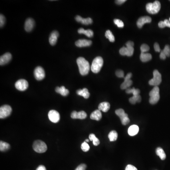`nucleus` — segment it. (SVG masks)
<instances>
[{
  "instance_id": "1",
  "label": "nucleus",
  "mask_w": 170,
  "mask_h": 170,
  "mask_svg": "<svg viewBox=\"0 0 170 170\" xmlns=\"http://www.w3.org/2000/svg\"><path fill=\"white\" fill-rule=\"evenodd\" d=\"M77 63L79 67V71L81 75L85 76L88 74L90 66L88 61L83 57H79L77 60Z\"/></svg>"
},
{
  "instance_id": "2",
  "label": "nucleus",
  "mask_w": 170,
  "mask_h": 170,
  "mask_svg": "<svg viewBox=\"0 0 170 170\" xmlns=\"http://www.w3.org/2000/svg\"><path fill=\"white\" fill-rule=\"evenodd\" d=\"M103 63H104V61L102 57L98 56L95 58L93 61L91 66L92 71L94 73H98L102 68Z\"/></svg>"
},
{
  "instance_id": "3",
  "label": "nucleus",
  "mask_w": 170,
  "mask_h": 170,
  "mask_svg": "<svg viewBox=\"0 0 170 170\" xmlns=\"http://www.w3.org/2000/svg\"><path fill=\"white\" fill-rule=\"evenodd\" d=\"M161 4L158 1H155L153 3H149L146 5V8L149 13L155 14L157 13L161 9Z\"/></svg>"
},
{
  "instance_id": "4",
  "label": "nucleus",
  "mask_w": 170,
  "mask_h": 170,
  "mask_svg": "<svg viewBox=\"0 0 170 170\" xmlns=\"http://www.w3.org/2000/svg\"><path fill=\"white\" fill-rule=\"evenodd\" d=\"M150 96L149 103L152 105L157 104L160 99L159 88L158 86H155L150 92L149 94Z\"/></svg>"
},
{
  "instance_id": "5",
  "label": "nucleus",
  "mask_w": 170,
  "mask_h": 170,
  "mask_svg": "<svg viewBox=\"0 0 170 170\" xmlns=\"http://www.w3.org/2000/svg\"><path fill=\"white\" fill-rule=\"evenodd\" d=\"M33 148L35 151L38 153H45L47 149V146L46 143L42 141H35L33 145Z\"/></svg>"
},
{
  "instance_id": "6",
  "label": "nucleus",
  "mask_w": 170,
  "mask_h": 170,
  "mask_svg": "<svg viewBox=\"0 0 170 170\" xmlns=\"http://www.w3.org/2000/svg\"><path fill=\"white\" fill-rule=\"evenodd\" d=\"M153 78L149 81V84L151 86H158L162 82V75L157 70H155L153 71Z\"/></svg>"
},
{
  "instance_id": "7",
  "label": "nucleus",
  "mask_w": 170,
  "mask_h": 170,
  "mask_svg": "<svg viewBox=\"0 0 170 170\" xmlns=\"http://www.w3.org/2000/svg\"><path fill=\"white\" fill-rule=\"evenodd\" d=\"M12 112V108L10 105H2L0 108V118L4 119L10 115Z\"/></svg>"
},
{
  "instance_id": "8",
  "label": "nucleus",
  "mask_w": 170,
  "mask_h": 170,
  "mask_svg": "<svg viewBox=\"0 0 170 170\" xmlns=\"http://www.w3.org/2000/svg\"><path fill=\"white\" fill-rule=\"evenodd\" d=\"M15 86L16 88L18 90L23 91H25V90H26L28 88L29 83L25 79H21L20 80H18L16 82Z\"/></svg>"
},
{
  "instance_id": "9",
  "label": "nucleus",
  "mask_w": 170,
  "mask_h": 170,
  "mask_svg": "<svg viewBox=\"0 0 170 170\" xmlns=\"http://www.w3.org/2000/svg\"><path fill=\"white\" fill-rule=\"evenodd\" d=\"M34 73L35 77L37 80H42L45 78V71L42 67L38 66L35 68Z\"/></svg>"
},
{
  "instance_id": "10",
  "label": "nucleus",
  "mask_w": 170,
  "mask_h": 170,
  "mask_svg": "<svg viewBox=\"0 0 170 170\" xmlns=\"http://www.w3.org/2000/svg\"><path fill=\"white\" fill-rule=\"evenodd\" d=\"M48 118L49 120L53 123H57L60 119L59 113L55 110H51L48 113Z\"/></svg>"
},
{
  "instance_id": "11",
  "label": "nucleus",
  "mask_w": 170,
  "mask_h": 170,
  "mask_svg": "<svg viewBox=\"0 0 170 170\" xmlns=\"http://www.w3.org/2000/svg\"><path fill=\"white\" fill-rule=\"evenodd\" d=\"M134 49L133 47H123L120 49L119 53L122 56H132L134 53Z\"/></svg>"
},
{
  "instance_id": "12",
  "label": "nucleus",
  "mask_w": 170,
  "mask_h": 170,
  "mask_svg": "<svg viewBox=\"0 0 170 170\" xmlns=\"http://www.w3.org/2000/svg\"><path fill=\"white\" fill-rule=\"evenodd\" d=\"M151 21H152V19L149 16L141 17L137 21V26L141 29L145 23H151Z\"/></svg>"
},
{
  "instance_id": "13",
  "label": "nucleus",
  "mask_w": 170,
  "mask_h": 170,
  "mask_svg": "<svg viewBox=\"0 0 170 170\" xmlns=\"http://www.w3.org/2000/svg\"><path fill=\"white\" fill-rule=\"evenodd\" d=\"M87 117V114L84 111H80L77 112L76 111H73L71 114V117L74 119H86Z\"/></svg>"
},
{
  "instance_id": "14",
  "label": "nucleus",
  "mask_w": 170,
  "mask_h": 170,
  "mask_svg": "<svg viewBox=\"0 0 170 170\" xmlns=\"http://www.w3.org/2000/svg\"><path fill=\"white\" fill-rule=\"evenodd\" d=\"M92 43L91 40L87 39H79L75 42V45L79 47H87L91 46Z\"/></svg>"
},
{
  "instance_id": "15",
  "label": "nucleus",
  "mask_w": 170,
  "mask_h": 170,
  "mask_svg": "<svg viewBox=\"0 0 170 170\" xmlns=\"http://www.w3.org/2000/svg\"><path fill=\"white\" fill-rule=\"evenodd\" d=\"M12 54L10 53H7L2 55L0 58V65H4L8 63L12 59Z\"/></svg>"
},
{
  "instance_id": "16",
  "label": "nucleus",
  "mask_w": 170,
  "mask_h": 170,
  "mask_svg": "<svg viewBox=\"0 0 170 170\" xmlns=\"http://www.w3.org/2000/svg\"><path fill=\"white\" fill-rule=\"evenodd\" d=\"M35 26V21L33 19L31 18H27L25 23V29L27 32H30Z\"/></svg>"
},
{
  "instance_id": "17",
  "label": "nucleus",
  "mask_w": 170,
  "mask_h": 170,
  "mask_svg": "<svg viewBox=\"0 0 170 170\" xmlns=\"http://www.w3.org/2000/svg\"><path fill=\"white\" fill-rule=\"evenodd\" d=\"M59 36V34L57 31H54L52 32L49 37V43L52 46L55 45L57 42V39Z\"/></svg>"
},
{
  "instance_id": "18",
  "label": "nucleus",
  "mask_w": 170,
  "mask_h": 170,
  "mask_svg": "<svg viewBox=\"0 0 170 170\" xmlns=\"http://www.w3.org/2000/svg\"><path fill=\"white\" fill-rule=\"evenodd\" d=\"M75 20L78 22H80L82 24L86 25L92 24L93 22V20H92L91 18H82L81 16H79V15L76 17Z\"/></svg>"
},
{
  "instance_id": "19",
  "label": "nucleus",
  "mask_w": 170,
  "mask_h": 170,
  "mask_svg": "<svg viewBox=\"0 0 170 170\" xmlns=\"http://www.w3.org/2000/svg\"><path fill=\"white\" fill-rule=\"evenodd\" d=\"M139 131V127L136 125H133L129 127L128 129V134L131 136L137 135Z\"/></svg>"
},
{
  "instance_id": "20",
  "label": "nucleus",
  "mask_w": 170,
  "mask_h": 170,
  "mask_svg": "<svg viewBox=\"0 0 170 170\" xmlns=\"http://www.w3.org/2000/svg\"><path fill=\"white\" fill-rule=\"evenodd\" d=\"M102 113L99 110L94 111L90 115V118L92 120L99 121L102 118Z\"/></svg>"
},
{
  "instance_id": "21",
  "label": "nucleus",
  "mask_w": 170,
  "mask_h": 170,
  "mask_svg": "<svg viewBox=\"0 0 170 170\" xmlns=\"http://www.w3.org/2000/svg\"><path fill=\"white\" fill-rule=\"evenodd\" d=\"M55 91L61 94L63 96H66L69 94V91L65 88L64 86H62L61 87H56L55 88Z\"/></svg>"
},
{
  "instance_id": "22",
  "label": "nucleus",
  "mask_w": 170,
  "mask_h": 170,
  "mask_svg": "<svg viewBox=\"0 0 170 170\" xmlns=\"http://www.w3.org/2000/svg\"><path fill=\"white\" fill-rule=\"evenodd\" d=\"M77 94L79 96H82L84 98L88 99L89 98L90 96L88 89L86 88H83L82 89H79L77 91Z\"/></svg>"
},
{
  "instance_id": "23",
  "label": "nucleus",
  "mask_w": 170,
  "mask_h": 170,
  "mask_svg": "<svg viewBox=\"0 0 170 170\" xmlns=\"http://www.w3.org/2000/svg\"><path fill=\"white\" fill-rule=\"evenodd\" d=\"M110 108V105L108 102H104L100 103L98 106V110L100 111L103 112H106L108 111Z\"/></svg>"
},
{
  "instance_id": "24",
  "label": "nucleus",
  "mask_w": 170,
  "mask_h": 170,
  "mask_svg": "<svg viewBox=\"0 0 170 170\" xmlns=\"http://www.w3.org/2000/svg\"><path fill=\"white\" fill-rule=\"evenodd\" d=\"M79 34H83L88 38H92L94 35V32L91 29L85 30L83 28H80L78 30Z\"/></svg>"
},
{
  "instance_id": "25",
  "label": "nucleus",
  "mask_w": 170,
  "mask_h": 170,
  "mask_svg": "<svg viewBox=\"0 0 170 170\" xmlns=\"http://www.w3.org/2000/svg\"><path fill=\"white\" fill-rule=\"evenodd\" d=\"M152 55L149 53H141L140 59L142 62H147L152 59Z\"/></svg>"
},
{
  "instance_id": "26",
  "label": "nucleus",
  "mask_w": 170,
  "mask_h": 170,
  "mask_svg": "<svg viewBox=\"0 0 170 170\" xmlns=\"http://www.w3.org/2000/svg\"><path fill=\"white\" fill-rule=\"evenodd\" d=\"M132 84V81L131 79H124V82L121 84V89H127Z\"/></svg>"
},
{
  "instance_id": "27",
  "label": "nucleus",
  "mask_w": 170,
  "mask_h": 170,
  "mask_svg": "<svg viewBox=\"0 0 170 170\" xmlns=\"http://www.w3.org/2000/svg\"><path fill=\"white\" fill-rule=\"evenodd\" d=\"M156 154L158 156L160 157L161 160H164L166 159V153L161 147H158L156 149Z\"/></svg>"
},
{
  "instance_id": "28",
  "label": "nucleus",
  "mask_w": 170,
  "mask_h": 170,
  "mask_svg": "<svg viewBox=\"0 0 170 170\" xmlns=\"http://www.w3.org/2000/svg\"><path fill=\"white\" fill-rule=\"evenodd\" d=\"M141 101V97L140 95L133 96L132 97H130L129 99V101L131 104H134L137 103H140Z\"/></svg>"
},
{
  "instance_id": "29",
  "label": "nucleus",
  "mask_w": 170,
  "mask_h": 170,
  "mask_svg": "<svg viewBox=\"0 0 170 170\" xmlns=\"http://www.w3.org/2000/svg\"><path fill=\"white\" fill-rule=\"evenodd\" d=\"M10 148V145L5 142L1 141L0 142V150L1 151H6L9 149Z\"/></svg>"
},
{
  "instance_id": "30",
  "label": "nucleus",
  "mask_w": 170,
  "mask_h": 170,
  "mask_svg": "<svg viewBox=\"0 0 170 170\" xmlns=\"http://www.w3.org/2000/svg\"><path fill=\"white\" fill-rule=\"evenodd\" d=\"M109 139L110 141H116L118 138V133L115 130L111 131L108 135Z\"/></svg>"
},
{
  "instance_id": "31",
  "label": "nucleus",
  "mask_w": 170,
  "mask_h": 170,
  "mask_svg": "<svg viewBox=\"0 0 170 170\" xmlns=\"http://www.w3.org/2000/svg\"><path fill=\"white\" fill-rule=\"evenodd\" d=\"M126 92L127 93V94H132L133 96H137L139 95L141 91L139 89H136L134 88H129L126 89Z\"/></svg>"
},
{
  "instance_id": "32",
  "label": "nucleus",
  "mask_w": 170,
  "mask_h": 170,
  "mask_svg": "<svg viewBox=\"0 0 170 170\" xmlns=\"http://www.w3.org/2000/svg\"><path fill=\"white\" fill-rule=\"evenodd\" d=\"M89 138L90 141H92L93 143V144L95 146H97L98 145H99V140L96 137V136L94 134H90L89 136Z\"/></svg>"
},
{
  "instance_id": "33",
  "label": "nucleus",
  "mask_w": 170,
  "mask_h": 170,
  "mask_svg": "<svg viewBox=\"0 0 170 170\" xmlns=\"http://www.w3.org/2000/svg\"><path fill=\"white\" fill-rule=\"evenodd\" d=\"M105 36L111 42H114V41H115V38H114V35L112 33V32L109 30H108L105 32Z\"/></svg>"
},
{
  "instance_id": "34",
  "label": "nucleus",
  "mask_w": 170,
  "mask_h": 170,
  "mask_svg": "<svg viewBox=\"0 0 170 170\" xmlns=\"http://www.w3.org/2000/svg\"><path fill=\"white\" fill-rule=\"evenodd\" d=\"M81 149L84 152H88L90 149V146L87 142L85 141L81 144Z\"/></svg>"
},
{
  "instance_id": "35",
  "label": "nucleus",
  "mask_w": 170,
  "mask_h": 170,
  "mask_svg": "<svg viewBox=\"0 0 170 170\" xmlns=\"http://www.w3.org/2000/svg\"><path fill=\"white\" fill-rule=\"evenodd\" d=\"M149 46L146 44H143L141 46V53H146L149 50Z\"/></svg>"
},
{
  "instance_id": "36",
  "label": "nucleus",
  "mask_w": 170,
  "mask_h": 170,
  "mask_svg": "<svg viewBox=\"0 0 170 170\" xmlns=\"http://www.w3.org/2000/svg\"><path fill=\"white\" fill-rule=\"evenodd\" d=\"M163 53L166 54V57H170V46L169 45H166L164 47L163 50Z\"/></svg>"
},
{
  "instance_id": "37",
  "label": "nucleus",
  "mask_w": 170,
  "mask_h": 170,
  "mask_svg": "<svg viewBox=\"0 0 170 170\" xmlns=\"http://www.w3.org/2000/svg\"><path fill=\"white\" fill-rule=\"evenodd\" d=\"M114 23L118 27H120V28H122L124 26L122 21L119 19H115L114 20Z\"/></svg>"
},
{
  "instance_id": "38",
  "label": "nucleus",
  "mask_w": 170,
  "mask_h": 170,
  "mask_svg": "<svg viewBox=\"0 0 170 170\" xmlns=\"http://www.w3.org/2000/svg\"><path fill=\"white\" fill-rule=\"evenodd\" d=\"M116 113L117 116H118L120 118L121 116H123L125 113L124 110L122 109H119L116 110Z\"/></svg>"
},
{
  "instance_id": "39",
  "label": "nucleus",
  "mask_w": 170,
  "mask_h": 170,
  "mask_svg": "<svg viewBox=\"0 0 170 170\" xmlns=\"http://www.w3.org/2000/svg\"><path fill=\"white\" fill-rule=\"evenodd\" d=\"M5 21H6V19L4 16L2 14H1L0 15V26L1 27L4 26L5 23Z\"/></svg>"
},
{
  "instance_id": "40",
  "label": "nucleus",
  "mask_w": 170,
  "mask_h": 170,
  "mask_svg": "<svg viewBox=\"0 0 170 170\" xmlns=\"http://www.w3.org/2000/svg\"><path fill=\"white\" fill-rule=\"evenodd\" d=\"M116 75L119 77V78H124V73L121 70H118L116 71Z\"/></svg>"
},
{
  "instance_id": "41",
  "label": "nucleus",
  "mask_w": 170,
  "mask_h": 170,
  "mask_svg": "<svg viewBox=\"0 0 170 170\" xmlns=\"http://www.w3.org/2000/svg\"><path fill=\"white\" fill-rule=\"evenodd\" d=\"M121 122L122 125H126L128 124V123H129V122H130V120L129 117H127L121 120Z\"/></svg>"
},
{
  "instance_id": "42",
  "label": "nucleus",
  "mask_w": 170,
  "mask_h": 170,
  "mask_svg": "<svg viewBox=\"0 0 170 170\" xmlns=\"http://www.w3.org/2000/svg\"><path fill=\"white\" fill-rule=\"evenodd\" d=\"M87 166L85 164H81L77 167L75 170H86Z\"/></svg>"
},
{
  "instance_id": "43",
  "label": "nucleus",
  "mask_w": 170,
  "mask_h": 170,
  "mask_svg": "<svg viewBox=\"0 0 170 170\" xmlns=\"http://www.w3.org/2000/svg\"><path fill=\"white\" fill-rule=\"evenodd\" d=\"M125 170H138V169L134 166L131 164H129L126 167Z\"/></svg>"
},
{
  "instance_id": "44",
  "label": "nucleus",
  "mask_w": 170,
  "mask_h": 170,
  "mask_svg": "<svg viewBox=\"0 0 170 170\" xmlns=\"http://www.w3.org/2000/svg\"><path fill=\"white\" fill-rule=\"evenodd\" d=\"M154 49L155 51L157 52H161V49H160V46L159 45L158 43H155L154 44Z\"/></svg>"
},
{
  "instance_id": "45",
  "label": "nucleus",
  "mask_w": 170,
  "mask_h": 170,
  "mask_svg": "<svg viewBox=\"0 0 170 170\" xmlns=\"http://www.w3.org/2000/svg\"><path fill=\"white\" fill-rule=\"evenodd\" d=\"M158 26L159 27H160V28H161V29H163V28L166 27V24L164 23L163 21H160L159 22Z\"/></svg>"
},
{
  "instance_id": "46",
  "label": "nucleus",
  "mask_w": 170,
  "mask_h": 170,
  "mask_svg": "<svg viewBox=\"0 0 170 170\" xmlns=\"http://www.w3.org/2000/svg\"><path fill=\"white\" fill-rule=\"evenodd\" d=\"M126 45L127 47H133L134 44V43L132 41H129L126 43Z\"/></svg>"
},
{
  "instance_id": "47",
  "label": "nucleus",
  "mask_w": 170,
  "mask_h": 170,
  "mask_svg": "<svg viewBox=\"0 0 170 170\" xmlns=\"http://www.w3.org/2000/svg\"><path fill=\"white\" fill-rule=\"evenodd\" d=\"M166 54H164V53H163V51H161L160 54V58H161V59L165 60L166 59Z\"/></svg>"
},
{
  "instance_id": "48",
  "label": "nucleus",
  "mask_w": 170,
  "mask_h": 170,
  "mask_svg": "<svg viewBox=\"0 0 170 170\" xmlns=\"http://www.w3.org/2000/svg\"><path fill=\"white\" fill-rule=\"evenodd\" d=\"M125 1H126V0H117V1H116V3L117 4L121 5L123 3H124Z\"/></svg>"
},
{
  "instance_id": "49",
  "label": "nucleus",
  "mask_w": 170,
  "mask_h": 170,
  "mask_svg": "<svg viewBox=\"0 0 170 170\" xmlns=\"http://www.w3.org/2000/svg\"><path fill=\"white\" fill-rule=\"evenodd\" d=\"M163 21H164V23L166 24V26L170 27V21L169 20L166 19Z\"/></svg>"
},
{
  "instance_id": "50",
  "label": "nucleus",
  "mask_w": 170,
  "mask_h": 170,
  "mask_svg": "<svg viewBox=\"0 0 170 170\" xmlns=\"http://www.w3.org/2000/svg\"><path fill=\"white\" fill-rule=\"evenodd\" d=\"M131 77H132V73H129L125 77H124V79H130Z\"/></svg>"
},
{
  "instance_id": "51",
  "label": "nucleus",
  "mask_w": 170,
  "mask_h": 170,
  "mask_svg": "<svg viewBox=\"0 0 170 170\" xmlns=\"http://www.w3.org/2000/svg\"><path fill=\"white\" fill-rule=\"evenodd\" d=\"M36 170H46V169L45 166L41 165V166H39L38 167L37 169H36Z\"/></svg>"
},
{
  "instance_id": "52",
  "label": "nucleus",
  "mask_w": 170,
  "mask_h": 170,
  "mask_svg": "<svg viewBox=\"0 0 170 170\" xmlns=\"http://www.w3.org/2000/svg\"><path fill=\"white\" fill-rule=\"evenodd\" d=\"M86 141V142H88L89 141V139H86V141Z\"/></svg>"
},
{
  "instance_id": "53",
  "label": "nucleus",
  "mask_w": 170,
  "mask_h": 170,
  "mask_svg": "<svg viewBox=\"0 0 170 170\" xmlns=\"http://www.w3.org/2000/svg\"><path fill=\"white\" fill-rule=\"evenodd\" d=\"M169 21H170V18H169Z\"/></svg>"
}]
</instances>
